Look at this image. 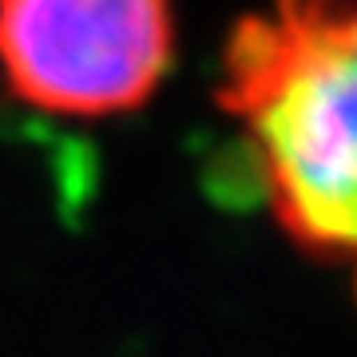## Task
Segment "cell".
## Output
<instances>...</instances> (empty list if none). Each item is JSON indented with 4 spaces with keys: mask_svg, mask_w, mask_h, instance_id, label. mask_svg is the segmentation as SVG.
Returning <instances> with one entry per match:
<instances>
[{
    "mask_svg": "<svg viewBox=\"0 0 357 357\" xmlns=\"http://www.w3.org/2000/svg\"><path fill=\"white\" fill-rule=\"evenodd\" d=\"M167 0H0V72L56 115H119L171 68Z\"/></svg>",
    "mask_w": 357,
    "mask_h": 357,
    "instance_id": "obj_2",
    "label": "cell"
},
{
    "mask_svg": "<svg viewBox=\"0 0 357 357\" xmlns=\"http://www.w3.org/2000/svg\"><path fill=\"white\" fill-rule=\"evenodd\" d=\"M218 103L250 131L286 234L357 266V0H274L238 20Z\"/></svg>",
    "mask_w": 357,
    "mask_h": 357,
    "instance_id": "obj_1",
    "label": "cell"
}]
</instances>
